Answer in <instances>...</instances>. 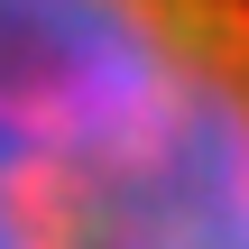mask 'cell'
<instances>
[{
  "label": "cell",
  "mask_w": 249,
  "mask_h": 249,
  "mask_svg": "<svg viewBox=\"0 0 249 249\" xmlns=\"http://www.w3.org/2000/svg\"><path fill=\"white\" fill-rule=\"evenodd\" d=\"M0 249H249V0H0Z\"/></svg>",
  "instance_id": "6da1fadb"
}]
</instances>
